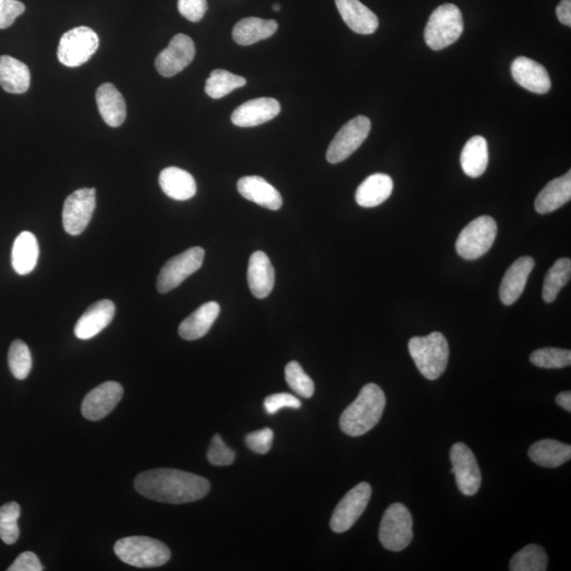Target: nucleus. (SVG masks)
<instances>
[{
  "instance_id": "f257e3e1",
  "label": "nucleus",
  "mask_w": 571,
  "mask_h": 571,
  "mask_svg": "<svg viewBox=\"0 0 571 571\" xmlns=\"http://www.w3.org/2000/svg\"><path fill=\"white\" fill-rule=\"evenodd\" d=\"M141 496L160 503L187 504L204 498L210 492V481L201 476L176 469H154L135 479Z\"/></svg>"
},
{
  "instance_id": "f03ea898",
  "label": "nucleus",
  "mask_w": 571,
  "mask_h": 571,
  "mask_svg": "<svg viewBox=\"0 0 571 571\" xmlns=\"http://www.w3.org/2000/svg\"><path fill=\"white\" fill-rule=\"evenodd\" d=\"M386 398L377 384H366L356 400L341 415L340 427L348 436L359 437L379 424L384 412Z\"/></svg>"
},
{
  "instance_id": "7ed1b4c3",
  "label": "nucleus",
  "mask_w": 571,
  "mask_h": 571,
  "mask_svg": "<svg viewBox=\"0 0 571 571\" xmlns=\"http://www.w3.org/2000/svg\"><path fill=\"white\" fill-rule=\"evenodd\" d=\"M408 352L422 376L427 380H437L447 370L450 349L442 332L410 338Z\"/></svg>"
},
{
  "instance_id": "20e7f679",
  "label": "nucleus",
  "mask_w": 571,
  "mask_h": 571,
  "mask_svg": "<svg viewBox=\"0 0 571 571\" xmlns=\"http://www.w3.org/2000/svg\"><path fill=\"white\" fill-rule=\"evenodd\" d=\"M115 553L122 562L140 568L160 567L171 558L168 546L148 537L119 540L115 545Z\"/></svg>"
},
{
  "instance_id": "39448f33",
  "label": "nucleus",
  "mask_w": 571,
  "mask_h": 571,
  "mask_svg": "<svg viewBox=\"0 0 571 571\" xmlns=\"http://www.w3.org/2000/svg\"><path fill=\"white\" fill-rule=\"evenodd\" d=\"M463 19L460 8L453 4L440 5L430 16L425 30V40L433 50H443L460 40Z\"/></svg>"
},
{
  "instance_id": "423d86ee",
  "label": "nucleus",
  "mask_w": 571,
  "mask_h": 571,
  "mask_svg": "<svg viewBox=\"0 0 571 571\" xmlns=\"http://www.w3.org/2000/svg\"><path fill=\"white\" fill-rule=\"evenodd\" d=\"M413 517L406 505L396 503L386 509L379 528V540L385 549L402 551L412 542Z\"/></svg>"
},
{
  "instance_id": "0eeeda50",
  "label": "nucleus",
  "mask_w": 571,
  "mask_h": 571,
  "mask_svg": "<svg viewBox=\"0 0 571 571\" xmlns=\"http://www.w3.org/2000/svg\"><path fill=\"white\" fill-rule=\"evenodd\" d=\"M497 235V224L490 216H480L461 232L456 241V251L468 260L478 259L492 248Z\"/></svg>"
},
{
  "instance_id": "6e6552de",
  "label": "nucleus",
  "mask_w": 571,
  "mask_h": 571,
  "mask_svg": "<svg viewBox=\"0 0 571 571\" xmlns=\"http://www.w3.org/2000/svg\"><path fill=\"white\" fill-rule=\"evenodd\" d=\"M98 34L88 27L69 30L59 40L57 57L64 66L75 68L82 66L99 49Z\"/></svg>"
},
{
  "instance_id": "1a4fd4ad",
  "label": "nucleus",
  "mask_w": 571,
  "mask_h": 571,
  "mask_svg": "<svg viewBox=\"0 0 571 571\" xmlns=\"http://www.w3.org/2000/svg\"><path fill=\"white\" fill-rule=\"evenodd\" d=\"M205 254L204 249L194 247L171 259L159 273L157 281L159 293H170L198 271L204 264Z\"/></svg>"
},
{
  "instance_id": "9d476101",
  "label": "nucleus",
  "mask_w": 571,
  "mask_h": 571,
  "mask_svg": "<svg viewBox=\"0 0 571 571\" xmlns=\"http://www.w3.org/2000/svg\"><path fill=\"white\" fill-rule=\"evenodd\" d=\"M372 123L370 119L359 116L338 130L327 150V162L331 164L340 163L358 150L370 135Z\"/></svg>"
},
{
  "instance_id": "9b49d317",
  "label": "nucleus",
  "mask_w": 571,
  "mask_h": 571,
  "mask_svg": "<svg viewBox=\"0 0 571 571\" xmlns=\"http://www.w3.org/2000/svg\"><path fill=\"white\" fill-rule=\"evenodd\" d=\"M371 497L372 487L367 483H360L348 491L333 511L330 520L331 531L337 533L348 531L365 514Z\"/></svg>"
},
{
  "instance_id": "f8f14e48",
  "label": "nucleus",
  "mask_w": 571,
  "mask_h": 571,
  "mask_svg": "<svg viewBox=\"0 0 571 571\" xmlns=\"http://www.w3.org/2000/svg\"><path fill=\"white\" fill-rule=\"evenodd\" d=\"M97 206L95 189H80L68 196L63 207V225L70 235H80L91 223Z\"/></svg>"
},
{
  "instance_id": "ddd939ff",
  "label": "nucleus",
  "mask_w": 571,
  "mask_h": 571,
  "mask_svg": "<svg viewBox=\"0 0 571 571\" xmlns=\"http://www.w3.org/2000/svg\"><path fill=\"white\" fill-rule=\"evenodd\" d=\"M452 470L455 475L458 489L463 496H473L481 485V472L471 449L465 444L457 443L450 452Z\"/></svg>"
},
{
  "instance_id": "4468645a",
  "label": "nucleus",
  "mask_w": 571,
  "mask_h": 571,
  "mask_svg": "<svg viewBox=\"0 0 571 571\" xmlns=\"http://www.w3.org/2000/svg\"><path fill=\"white\" fill-rule=\"evenodd\" d=\"M195 53L193 40L186 34H177L157 57L154 66L163 76H174L193 62Z\"/></svg>"
},
{
  "instance_id": "2eb2a0df",
  "label": "nucleus",
  "mask_w": 571,
  "mask_h": 571,
  "mask_svg": "<svg viewBox=\"0 0 571 571\" xmlns=\"http://www.w3.org/2000/svg\"><path fill=\"white\" fill-rule=\"evenodd\" d=\"M124 394L122 385L109 381L92 390L82 403V414L91 421H98L106 417L121 401Z\"/></svg>"
},
{
  "instance_id": "dca6fc26",
  "label": "nucleus",
  "mask_w": 571,
  "mask_h": 571,
  "mask_svg": "<svg viewBox=\"0 0 571 571\" xmlns=\"http://www.w3.org/2000/svg\"><path fill=\"white\" fill-rule=\"evenodd\" d=\"M281 112V104L272 98H259L238 106L231 117L232 123L240 127H254L269 122Z\"/></svg>"
},
{
  "instance_id": "f3484780",
  "label": "nucleus",
  "mask_w": 571,
  "mask_h": 571,
  "mask_svg": "<svg viewBox=\"0 0 571 571\" xmlns=\"http://www.w3.org/2000/svg\"><path fill=\"white\" fill-rule=\"evenodd\" d=\"M116 306L110 300L94 303L77 321L75 335L80 340H89L106 329L114 320Z\"/></svg>"
},
{
  "instance_id": "a211bd4d",
  "label": "nucleus",
  "mask_w": 571,
  "mask_h": 571,
  "mask_svg": "<svg viewBox=\"0 0 571 571\" xmlns=\"http://www.w3.org/2000/svg\"><path fill=\"white\" fill-rule=\"evenodd\" d=\"M511 74L514 81L527 91L544 94L550 91L551 81L542 65L531 58L520 57L511 65Z\"/></svg>"
},
{
  "instance_id": "6ab92c4d",
  "label": "nucleus",
  "mask_w": 571,
  "mask_h": 571,
  "mask_svg": "<svg viewBox=\"0 0 571 571\" xmlns=\"http://www.w3.org/2000/svg\"><path fill=\"white\" fill-rule=\"evenodd\" d=\"M534 259L531 257H523L516 259L509 269L505 271L499 288V297L503 304L510 306L520 299L525 290L529 276L534 268Z\"/></svg>"
},
{
  "instance_id": "aec40b11",
  "label": "nucleus",
  "mask_w": 571,
  "mask_h": 571,
  "mask_svg": "<svg viewBox=\"0 0 571 571\" xmlns=\"http://www.w3.org/2000/svg\"><path fill=\"white\" fill-rule=\"evenodd\" d=\"M238 192L243 198L254 202L265 209L277 211L283 206L282 195L259 176H247L237 182Z\"/></svg>"
},
{
  "instance_id": "412c9836",
  "label": "nucleus",
  "mask_w": 571,
  "mask_h": 571,
  "mask_svg": "<svg viewBox=\"0 0 571 571\" xmlns=\"http://www.w3.org/2000/svg\"><path fill=\"white\" fill-rule=\"evenodd\" d=\"M248 283L252 294L258 299H265L275 287V268H273L270 259L268 258L265 252H254L250 258Z\"/></svg>"
},
{
  "instance_id": "4be33fe9",
  "label": "nucleus",
  "mask_w": 571,
  "mask_h": 571,
  "mask_svg": "<svg viewBox=\"0 0 571 571\" xmlns=\"http://www.w3.org/2000/svg\"><path fill=\"white\" fill-rule=\"evenodd\" d=\"M338 12L347 25L358 34H373L379 27L376 14L360 0H336Z\"/></svg>"
},
{
  "instance_id": "5701e85b",
  "label": "nucleus",
  "mask_w": 571,
  "mask_h": 571,
  "mask_svg": "<svg viewBox=\"0 0 571 571\" xmlns=\"http://www.w3.org/2000/svg\"><path fill=\"white\" fill-rule=\"evenodd\" d=\"M98 110L104 122L111 127H119L127 119V103L120 92L111 83H105L95 93Z\"/></svg>"
},
{
  "instance_id": "b1692460",
  "label": "nucleus",
  "mask_w": 571,
  "mask_h": 571,
  "mask_svg": "<svg viewBox=\"0 0 571 571\" xmlns=\"http://www.w3.org/2000/svg\"><path fill=\"white\" fill-rule=\"evenodd\" d=\"M159 184L170 198L184 201L193 198L198 192L194 177L187 171L175 166L166 168L159 176Z\"/></svg>"
},
{
  "instance_id": "393cba45",
  "label": "nucleus",
  "mask_w": 571,
  "mask_h": 571,
  "mask_svg": "<svg viewBox=\"0 0 571 571\" xmlns=\"http://www.w3.org/2000/svg\"><path fill=\"white\" fill-rule=\"evenodd\" d=\"M219 313L218 303H206L183 321L180 326V336L188 341L198 340L210 331Z\"/></svg>"
},
{
  "instance_id": "a878e982",
  "label": "nucleus",
  "mask_w": 571,
  "mask_h": 571,
  "mask_svg": "<svg viewBox=\"0 0 571 571\" xmlns=\"http://www.w3.org/2000/svg\"><path fill=\"white\" fill-rule=\"evenodd\" d=\"M571 198V171L556 178L540 190L535 199V210L540 214L555 212L567 205Z\"/></svg>"
},
{
  "instance_id": "bb28decb",
  "label": "nucleus",
  "mask_w": 571,
  "mask_h": 571,
  "mask_svg": "<svg viewBox=\"0 0 571 571\" xmlns=\"http://www.w3.org/2000/svg\"><path fill=\"white\" fill-rule=\"evenodd\" d=\"M31 83L26 64L9 56L0 57V87L14 94L25 93Z\"/></svg>"
},
{
  "instance_id": "cd10ccee",
  "label": "nucleus",
  "mask_w": 571,
  "mask_h": 571,
  "mask_svg": "<svg viewBox=\"0 0 571 571\" xmlns=\"http://www.w3.org/2000/svg\"><path fill=\"white\" fill-rule=\"evenodd\" d=\"M40 247L31 232H22L12 248V267L20 276H27L37 267Z\"/></svg>"
},
{
  "instance_id": "c85d7f7f",
  "label": "nucleus",
  "mask_w": 571,
  "mask_h": 571,
  "mask_svg": "<svg viewBox=\"0 0 571 571\" xmlns=\"http://www.w3.org/2000/svg\"><path fill=\"white\" fill-rule=\"evenodd\" d=\"M394 182L385 174H373L363 181L356 192V201L362 207L382 205L391 198Z\"/></svg>"
},
{
  "instance_id": "c756f323",
  "label": "nucleus",
  "mask_w": 571,
  "mask_h": 571,
  "mask_svg": "<svg viewBox=\"0 0 571 571\" xmlns=\"http://www.w3.org/2000/svg\"><path fill=\"white\" fill-rule=\"evenodd\" d=\"M528 454L540 467L557 468L570 461L571 447L555 439H543L533 444Z\"/></svg>"
},
{
  "instance_id": "7c9ffc66",
  "label": "nucleus",
  "mask_w": 571,
  "mask_h": 571,
  "mask_svg": "<svg viewBox=\"0 0 571 571\" xmlns=\"http://www.w3.org/2000/svg\"><path fill=\"white\" fill-rule=\"evenodd\" d=\"M277 22L248 17L238 22L233 29V40L238 45L250 46L272 37L277 31Z\"/></svg>"
},
{
  "instance_id": "2f4dec72",
  "label": "nucleus",
  "mask_w": 571,
  "mask_h": 571,
  "mask_svg": "<svg viewBox=\"0 0 571 571\" xmlns=\"http://www.w3.org/2000/svg\"><path fill=\"white\" fill-rule=\"evenodd\" d=\"M462 171L471 178H478L484 174L489 163V148L483 136H475L463 146L461 156Z\"/></svg>"
},
{
  "instance_id": "473e14b6",
  "label": "nucleus",
  "mask_w": 571,
  "mask_h": 571,
  "mask_svg": "<svg viewBox=\"0 0 571 571\" xmlns=\"http://www.w3.org/2000/svg\"><path fill=\"white\" fill-rule=\"evenodd\" d=\"M571 260L560 259L556 261L547 273L543 287V300L546 303L556 301L560 291L570 281Z\"/></svg>"
},
{
  "instance_id": "72a5a7b5",
  "label": "nucleus",
  "mask_w": 571,
  "mask_h": 571,
  "mask_svg": "<svg viewBox=\"0 0 571 571\" xmlns=\"http://www.w3.org/2000/svg\"><path fill=\"white\" fill-rule=\"evenodd\" d=\"M247 84L245 77L229 73L227 70L216 69L212 71L206 83V93L212 99H222L235 89Z\"/></svg>"
},
{
  "instance_id": "f704fd0d",
  "label": "nucleus",
  "mask_w": 571,
  "mask_h": 571,
  "mask_svg": "<svg viewBox=\"0 0 571 571\" xmlns=\"http://www.w3.org/2000/svg\"><path fill=\"white\" fill-rule=\"evenodd\" d=\"M549 567V557L539 545H528L516 552L510 561L511 571H545Z\"/></svg>"
},
{
  "instance_id": "c9c22d12",
  "label": "nucleus",
  "mask_w": 571,
  "mask_h": 571,
  "mask_svg": "<svg viewBox=\"0 0 571 571\" xmlns=\"http://www.w3.org/2000/svg\"><path fill=\"white\" fill-rule=\"evenodd\" d=\"M21 505L10 502L0 507V539L7 545H13L20 538L19 521Z\"/></svg>"
},
{
  "instance_id": "e433bc0d",
  "label": "nucleus",
  "mask_w": 571,
  "mask_h": 571,
  "mask_svg": "<svg viewBox=\"0 0 571 571\" xmlns=\"http://www.w3.org/2000/svg\"><path fill=\"white\" fill-rule=\"evenodd\" d=\"M9 367L17 380H25L32 368V356L28 345L21 340L11 344L9 349Z\"/></svg>"
},
{
  "instance_id": "4c0bfd02",
  "label": "nucleus",
  "mask_w": 571,
  "mask_h": 571,
  "mask_svg": "<svg viewBox=\"0 0 571 571\" xmlns=\"http://www.w3.org/2000/svg\"><path fill=\"white\" fill-rule=\"evenodd\" d=\"M531 362L533 365L546 370L564 368L571 365V352L569 349L540 348L531 354Z\"/></svg>"
},
{
  "instance_id": "58836bf2",
  "label": "nucleus",
  "mask_w": 571,
  "mask_h": 571,
  "mask_svg": "<svg viewBox=\"0 0 571 571\" xmlns=\"http://www.w3.org/2000/svg\"><path fill=\"white\" fill-rule=\"evenodd\" d=\"M286 382L295 394L312 398L314 394V383L311 377L303 370L299 362L291 361L285 367Z\"/></svg>"
},
{
  "instance_id": "ea45409f",
  "label": "nucleus",
  "mask_w": 571,
  "mask_h": 571,
  "mask_svg": "<svg viewBox=\"0 0 571 571\" xmlns=\"http://www.w3.org/2000/svg\"><path fill=\"white\" fill-rule=\"evenodd\" d=\"M207 461L213 466H230L235 461V452L224 443L219 434L212 438L209 451H207Z\"/></svg>"
},
{
  "instance_id": "a19ab883",
  "label": "nucleus",
  "mask_w": 571,
  "mask_h": 571,
  "mask_svg": "<svg viewBox=\"0 0 571 571\" xmlns=\"http://www.w3.org/2000/svg\"><path fill=\"white\" fill-rule=\"evenodd\" d=\"M275 434L269 427L248 434L246 444L248 448L258 454H266L271 450Z\"/></svg>"
},
{
  "instance_id": "79ce46f5",
  "label": "nucleus",
  "mask_w": 571,
  "mask_h": 571,
  "mask_svg": "<svg viewBox=\"0 0 571 571\" xmlns=\"http://www.w3.org/2000/svg\"><path fill=\"white\" fill-rule=\"evenodd\" d=\"M25 4L19 0H0V29L13 25L17 17L25 12Z\"/></svg>"
},
{
  "instance_id": "37998d69",
  "label": "nucleus",
  "mask_w": 571,
  "mask_h": 571,
  "mask_svg": "<svg viewBox=\"0 0 571 571\" xmlns=\"http://www.w3.org/2000/svg\"><path fill=\"white\" fill-rule=\"evenodd\" d=\"M264 406L266 412L273 415L284 408H300L302 402L294 395L287 394V392H279V394L268 396Z\"/></svg>"
},
{
  "instance_id": "c03bdc74",
  "label": "nucleus",
  "mask_w": 571,
  "mask_h": 571,
  "mask_svg": "<svg viewBox=\"0 0 571 571\" xmlns=\"http://www.w3.org/2000/svg\"><path fill=\"white\" fill-rule=\"evenodd\" d=\"M178 10L188 21L198 22L204 19L207 3L206 0H178Z\"/></svg>"
},
{
  "instance_id": "a18cd8bd",
  "label": "nucleus",
  "mask_w": 571,
  "mask_h": 571,
  "mask_svg": "<svg viewBox=\"0 0 571 571\" xmlns=\"http://www.w3.org/2000/svg\"><path fill=\"white\" fill-rule=\"evenodd\" d=\"M43 565L40 564V558L32 551L22 552L17 557L16 560L7 569L8 571H41Z\"/></svg>"
},
{
  "instance_id": "49530a36",
  "label": "nucleus",
  "mask_w": 571,
  "mask_h": 571,
  "mask_svg": "<svg viewBox=\"0 0 571 571\" xmlns=\"http://www.w3.org/2000/svg\"><path fill=\"white\" fill-rule=\"evenodd\" d=\"M557 16L563 25L571 27V0H562L558 4Z\"/></svg>"
},
{
  "instance_id": "de8ad7c7",
  "label": "nucleus",
  "mask_w": 571,
  "mask_h": 571,
  "mask_svg": "<svg viewBox=\"0 0 571 571\" xmlns=\"http://www.w3.org/2000/svg\"><path fill=\"white\" fill-rule=\"evenodd\" d=\"M556 402L558 406L567 409V412H571V392L569 391H563L561 394H558L556 398Z\"/></svg>"
},
{
  "instance_id": "09e8293b",
  "label": "nucleus",
  "mask_w": 571,
  "mask_h": 571,
  "mask_svg": "<svg viewBox=\"0 0 571 571\" xmlns=\"http://www.w3.org/2000/svg\"><path fill=\"white\" fill-rule=\"evenodd\" d=\"M273 10L278 12L279 10H281V5H279L278 4H273Z\"/></svg>"
}]
</instances>
